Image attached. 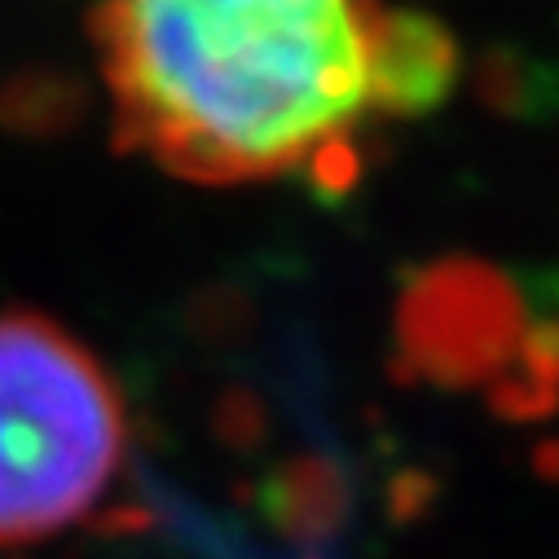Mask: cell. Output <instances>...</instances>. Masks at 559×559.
Instances as JSON below:
<instances>
[{
	"label": "cell",
	"instance_id": "6da1fadb",
	"mask_svg": "<svg viewBox=\"0 0 559 559\" xmlns=\"http://www.w3.org/2000/svg\"><path fill=\"white\" fill-rule=\"evenodd\" d=\"M388 0H97L119 146L199 186L357 177Z\"/></svg>",
	"mask_w": 559,
	"mask_h": 559
},
{
	"label": "cell",
	"instance_id": "7a4b0ae2",
	"mask_svg": "<svg viewBox=\"0 0 559 559\" xmlns=\"http://www.w3.org/2000/svg\"><path fill=\"white\" fill-rule=\"evenodd\" d=\"M123 459L128 409L93 348L45 313H0V550L88 520Z\"/></svg>",
	"mask_w": 559,
	"mask_h": 559
},
{
	"label": "cell",
	"instance_id": "3957f363",
	"mask_svg": "<svg viewBox=\"0 0 559 559\" xmlns=\"http://www.w3.org/2000/svg\"><path fill=\"white\" fill-rule=\"evenodd\" d=\"M396 366L437 388H489L498 405L546 409L559 388V335L528 322L511 277L480 260L409 273L392 318Z\"/></svg>",
	"mask_w": 559,
	"mask_h": 559
},
{
	"label": "cell",
	"instance_id": "277c9868",
	"mask_svg": "<svg viewBox=\"0 0 559 559\" xmlns=\"http://www.w3.org/2000/svg\"><path fill=\"white\" fill-rule=\"evenodd\" d=\"M459 75L450 27L414 5L379 10L370 40V106L374 119H414L445 102Z\"/></svg>",
	"mask_w": 559,
	"mask_h": 559
}]
</instances>
